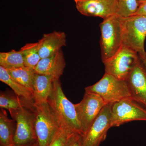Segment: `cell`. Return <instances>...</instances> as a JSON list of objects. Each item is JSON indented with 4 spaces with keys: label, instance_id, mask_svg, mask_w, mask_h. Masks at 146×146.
Returning a JSON list of instances; mask_svg holds the SVG:
<instances>
[{
    "label": "cell",
    "instance_id": "6da1fadb",
    "mask_svg": "<svg viewBox=\"0 0 146 146\" xmlns=\"http://www.w3.org/2000/svg\"><path fill=\"white\" fill-rule=\"evenodd\" d=\"M47 102L56 116L60 126L82 136L74 104L65 96L60 80H55Z\"/></svg>",
    "mask_w": 146,
    "mask_h": 146
},
{
    "label": "cell",
    "instance_id": "7a4b0ae2",
    "mask_svg": "<svg viewBox=\"0 0 146 146\" xmlns=\"http://www.w3.org/2000/svg\"><path fill=\"white\" fill-rule=\"evenodd\" d=\"M32 109L38 146H48L60 128V123L48 102L33 104Z\"/></svg>",
    "mask_w": 146,
    "mask_h": 146
},
{
    "label": "cell",
    "instance_id": "3957f363",
    "mask_svg": "<svg viewBox=\"0 0 146 146\" xmlns=\"http://www.w3.org/2000/svg\"><path fill=\"white\" fill-rule=\"evenodd\" d=\"M85 91L99 95L106 105L113 104L124 99L131 98L125 80L106 73L97 83L85 87Z\"/></svg>",
    "mask_w": 146,
    "mask_h": 146
},
{
    "label": "cell",
    "instance_id": "277c9868",
    "mask_svg": "<svg viewBox=\"0 0 146 146\" xmlns=\"http://www.w3.org/2000/svg\"><path fill=\"white\" fill-rule=\"evenodd\" d=\"M120 18L122 44L136 51L139 55L146 52V16L136 15Z\"/></svg>",
    "mask_w": 146,
    "mask_h": 146
},
{
    "label": "cell",
    "instance_id": "5b68a950",
    "mask_svg": "<svg viewBox=\"0 0 146 146\" xmlns=\"http://www.w3.org/2000/svg\"><path fill=\"white\" fill-rule=\"evenodd\" d=\"M101 36L100 44L102 62L116 53L122 45V35L120 18L113 15L100 25Z\"/></svg>",
    "mask_w": 146,
    "mask_h": 146
},
{
    "label": "cell",
    "instance_id": "8992f818",
    "mask_svg": "<svg viewBox=\"0 0 146 146\" xmlns=\"http://www.w3.org/2000/svg\"><path fill=\"white\" fill-rule=\"evenodd\" d=\"M33 104L28 102L21 108L9 110L16 124L13 139V145L15 146L24 145L37 141L32 109Z\"/></svg>",
    "mask_w": 146,
    "mask_h": 146
},
{
    "label": "cell",
    "instance_id": "52a82bcc",
    "mask_svg": "<svg viewBox=\"0 0 146 146\" xmlns=\"http://www.w3.org/2000/svg\"><path fill=\"white\" fill-rule=\"evenodd\" d=\"M140 60L138 52L122 44L114 55L103 62L105 66V73L125 80Z\"/></svg>",
    "mask_w": 146,
    "mask_h": 146
},
{
    "label": "cell",
    "instance_id": "ba28073f",
    "mask_svg": "<svg viewBox=\"0 0 146 146\" xmlns=\"http://www.w3.org/2000/svg\"><path fill=\"white\" fill-rule=\"evenodd\" d=\"M112 127L132 121H146V108L132 98H127L112 105Z\"/></svg>",
    "mask_w": 146,
    "mask_h": 146
},
{
    "label": "cell",
    "instance_id": "9c48e42d",
    "mask_svg": "<svg viewBox=\"0 0 146 146\" xmlns=\"http://www.w3.org/2000/svg\"><path fill=\"white\" fill-rule=\"evenodd\" d=\"M112 105L105 106L87 131L81 136L82 146H100L105 140L108 131L112 127Z\"/></svg>",
    "mask_w": 146,
    "mask_h": 146
},
{
    "label": "cell",
    "instance_id": "30bf717a",
    "mask_svg": "<svg viewBox=\"0 0 146 146\" xmlns=\"http://www.w3.org/2000/svg\"><path fill=\"white\" fill-rule=\"evenodd\" d=\"M106 105L99 95L87 92H85L81 101L74 104L82 136L87 131L101 110Z\"/></svg>",
    "mask_w": 146,
    "mask_h": 146
},
{
    "label": "cell",
    "instance_id": "8fae6325",
    "mask_svg": "<svg viewBox=\"0 0 146 146\" xmlns=\"http://www.w3.org/2000/svg\"><path fill=\"white\" fill-rule=\"evenodd\" d=\"M77 9L82 15L106 19L116 15L117 0H82L76 2Z\"/></svg>",
    "mask_w": 146,
    "mask_h": 146
},
{
    "label": "cell",
    "instance_id": "7c38bea8",
    "mask_svg": "<svg viewBox=\"0 0 146 146\" xmlns=\"http://www.w3.org/2000/svg\"><path fill=\"white\" fill-rule=\"evenodd\" d=\"M125 81L132 99L146 108V69L141 59Z\"/></svg>",
    "mask_w": 146,
    "mask_h": 146
},
{
    "label": "cell",
    "instance_id": "4fadbf2b",
    "mask_svg": "<svg viewBox=\"0 0 146 146\" xmlns=\"http://www.w3.org/2000/svg\"><path fill=\"white\" fill-rule=\"evenodd\" d=\"M65 66L64 54L60 50L51 56L41 59L34 71L36 74L50 76L58 80L63 75Z\"/></svg>",
    "mask_w": 146,
    "mask_h": 146
},
{
    "label": "cell",
    "instance_id": "5bb4252c",
    "mask_svg": "<svg viewBox=\"0 0 146 146\" xmlns=\"http://www.w3.org/2000/svg\"><path fill=\"white\" fill-rule=\"evenodd\" d=\"M66 35L64 32L54 31L44 34L38 41L39 55L41 59L54 54L62 47L66 46Z\"/></svg>",
    "mask_w": 146,
    "mask_h": 146
},
{
    "label": "cell",
    "instance_id": "9a60e30c",
    "mask_svg": "<svg viewBox=\"0 0 146 146\" xmlns=\"http://www.w3.org/2000/svg\"><path fill=\"white\" fill-rule=\"evenodd\" d=\"M54 80L50 76L35 73L33 91L34 104L40 105L47 102L52 91Z\"/></svg>",
    "mask_w": 146,
    "mask_h": 146
},
{
    "label": "cell",
    "instance_id": "2e32d148",
    "mask_svg": "<svg viewBox=\"0 0 146 146\" xmlns=\"http://www.w3.org/2000/svg\"><path fill=\"white\" fill-rule=\"evenodd\" d=\"M16 124L14 119L7 116L5 109L0 111V146H9L13 145Z\"/></svg>",
    "mask_w": 146,
    "mask_h": 146
},
{
    "label": "cell",
    "instance_id": "e0dca14e",
    "mask_svg": "<svg viewBox=\"0 0 146 146\" xmlns=\"http://www.w3.org/2000/svg\"><path fill=\"white\" fill-rule=\"evenodd\" d=\"M0 80L9 86L16 96L22 99L30 102H34L32 92L13 79L9 75L6 69L1 66Z\"/></svg>",
    "mask_w": 146,
    "mask_h": 146
},
{
    "label": "cell",
    "instance_id": "ac0fdd59",
    "mask_svg": "<svg viewBox=\"0 0 146 146\" xmlns=\"http://www.w3.org/2000/svg\"><path fill=\"white\" fill-rule=\"evenodd\" d=\"M6 70L13 79L30 90L33 94L35 75L34 69L23 66Z\"/></svg>",
    "mask_w": 146,
    "mask_h": 146
},
{
    "label": "cell",
    "instance_id": "d6986e66",
    "mask_svg": "<svg viewBox=\"0 0 146 146\" xmlns=\"http://www.w3.org/2000/svg\"><path fill=\"white\" fill-rule=\"evenodd\" d=\"M20 50L23 57L25 66L34 70L41 59L38 42L27 44L22 47Z\"/></svg>",
    "mask_w": 146,
    "mask_h": 146
},
{
    "label": "cell",
    "instance_id": "ffe728a7",
    "mask_svg": "<svg viewBox=\"0 0 146 146\" xmlns=\"http://www.w3.org/2000/svg\"><path fill=\"white\" fill-rule=\"evenodd\" d=\"M0 66L6 69L25 66L21 51L12 50L7 52H0Z\"/></svg>",
    "mask_w": 146,
    "mask_h": 146
},
{
    "label": "cell",
    "instance_id": "44dd1931",
    "mask_svg": "<svg viewBox=\"0 0 146 146\" xmlns=\"http://www.w3.org/2000/svg\"><path fill=\"white\" fill-rule=\"evenodd\" d=\"M28 102L9 92L1 91L0 94V107L3 109L8 110L19 109Z\"/></svg>",
    "mask_w": 146,
    "mask_h": 146
},
{
    "label": "cell",
    "instance_id": "7402d4cb",
    "mask_svg": "<svg viewBox=\"0 0 146 146\" xmlns=\"http://www.w3.org/2000/svg\"><path fill=\"white\" fill-rule=\"evenodd\" d=\"M140 6L138 0H117L116 15L127 18L135 15Z\"/></svg>",
    "mask_w": 146,
    "mask_h": 146
},
{
    "label": "cell",
    "instance_id": "603a6c76",
    "mask_svg": "<svg viewBox=\"0 0 146 146\" xmlns=\"http://www.w3.org/2000/svg\"><path fill=\"white\" fill-rule=\"evenodd\" d=\"M75 132L60 126L52 141L48 146H66L70 138Z\"/></svg>",
    "mask_w": 146,
    "mask_h": 146
},
{
    "label": "cell",
    "instance_id": "cb8c5ba5",
    "mask_svg": "<svg viewBox=\"0 0 146 146\" xmlns=\"http://www.w3.org/2000/svg\"><path fill=\"white\" fill-rule=\"evenodd\" d=\"M66 146H82L81 135L78 133H74L68 141Z\"/></svg>",
    "mask_w": 146,
    "mask_h": 146
},
{
    "label": "cell",
    "instance_id": "d4e9b609",
    "mask_svg": "<svg viewBox=\"0 0 146 146\" xmlns=\"http://www.w3.org/2000/svg\"><path fill=\"white\" fill-rule=\"evenodd\" d=\"M136 15L146 16V3L140 5L138 11L134 15Z\"/></svg>",
    "mask_w": 146,
    "mask_h": 146
},
{
    "label": "cell",
    "instance_id": "484cf974",
    "mask_svg": "<svg viewBox=\"0 0 146 146\" xmlns=\"http://www.w3.org/2000/svg\"><path fill=\"white\" fill-rule=\"evenodd\" d=\"M139 56L146 69V52L143 54L139 55Z\"/></svg>",
    "mask_w": 146,
    "mask_h": 146
},
{
    "label": "cell",
    "instance_id": "4316f807",
    "mask_svg": "<svg viewBox=\"0 0 146 146\" xmlns=\"http://www.w3.org/2000/svg\"><path fill=\"white\" fill-rule=\"evenodd\" d=\"M20 146H38V143H37V141H33V142H31L30 143L27 144V145H24Z\"/></svg>",
    "mask_w": 146,
    "mask_h": 146
},
{
    "label": "cell",
    "instance_id": "83f0119b",
    "mask_svg": "<svg viewBox=\"0 0 146 146\" xmlns=\"http://www.w3.org/2000/svg\"><path fill=\"white\" fill-rule=\"evenodd\" d=\"M138 1L140 5L142 4L146 3V0H138Z\"/></svg>",
    "mask_w": 146,
    "mask_h": 146
},
{
    "label": "cell",
    "instance_id": "f1b7e54d",
    "mask_svg": "<svg viewBox=\"0 0 146 146\" xmlns=\"http://www.w3.org/2000/svg\"><path fill=\"white\" fill-rule=\"evenodd\" d=\"M74 1L75 2H76L78 1H82V0H74Z\"/></svg>",
    "mask_w": 146,
    "mask_h": 146
}]
</instances>
